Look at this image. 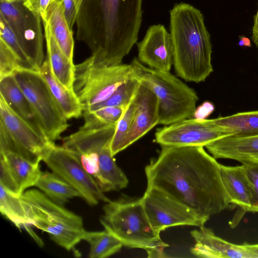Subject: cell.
I'll return each mask as SVG.
<instances>
[{"instance_id": "25", "label": "cell", "mask_w": 258, "mask_h": 258, "mask_svg": "<svg viewBox=\"0 0 258 258\" xmlns=\"http://www.w3.org/2000/svg\"><path fill=\"white\" fill-rule=\"evenodd\" d=\"M35 186L51 200L61 205L75 197H81L77 190L53 172L41 171Z\"/></svg>"}, {"instance_id": "8", "label": "cell", "mask_w": 258, "mask_h": 258, "mask_svg": "<svg viewBox=\"0 0 258 258\" xmlns=\"http://www.w3.org/2000/svg\"><path fill=\"white\" fill-rule=\"evenodd\" d=\"M133 77L131 63L104 66L95 63L90 56L75 65L73 89L84 110L105 100L120 85Z\"/></svg>"}, {"instance_id": "23", "label": "cell", "mask_w": 258, "mask_h": 258, "mask_svg": "<svg viewBox=\"0 0 258 258\" xmlns=\"http://www.w3.org/2000/svg\"><path fill=\"white\" fill-rule=\"evenodd\" d=\"M58 45L71 59L73 60L74 40L73 31L67 21L61 5L55 0L48 7L45 20Z\"/></svg>"}, {"instance_id": "16", "label": "cell", "mask_w": 258, "mask_h": 258, "mask_svg": "<svg viewBox=\"0 0 258 258\" xmlns=\"http://www.w3.org/2000/svg\"><path fill=\"white\" fill-rule=\"evenodd\" d=\"M135 111L130 130L123 144V150L159 124V104L156 95L141 83L135 95Z\"/></svg>"}, {"instance_id": "12", "label": "cell", "mask_w": 258, "mask_h": 258, "mask_svg": "<svg viewBox=\"0 0 258 258\" xmlns=\"http://www.w3.org/2000/svg\"><path fill=\"white\" fill-rule=\"evenodd\" d=\"M43 161L52 172L77 190L81 198L90 206H95L100 201L107 203L110 201L74 152L54 144Z\"/></svg>"}, {"instance_id": "2", "label": "cell", "mask_w": 258, "mask_h": 258, "mask_svg": "<svg viewBox=\"0 0 258 258\" xmlns=\"http://www.w3.org/2000/svg\"><path fill=\"white\" fill-rule=\"evenodd\" d=\"M143 0H84L76 19V39L85 43L95 62L121 64L137 43Z\"/></svg>"}, {"instance_id": "3", "label": "cell", "mask_w": 258, "mask_h": 258, "mask_svg": "<svg viewBox=\"0 0 258 258\" xmlns=\"http://www.w3.org/2000/svg\"><path fill=\"white\" fill-rule=\"evenodd\" d=\"M169 28L177 75L187 82L205 81L213 69L210 35L202 13L189 4H176L170 11Z\"/></svg>"}, {"instance_id": "10", "label": "cell", "mask_w": 258, "mask_h": 258, "mask_svg": "<svg viewBox=\"0 0 258 258\" xmlns=\"http://www.w3.org/2000/svg\"><path fill=\"white\" fill-rule=\"evenodd\" d=\"M14 76L31 105L47 138L52 143L60 139L62 133L70 125L39 72L21 69Z\"/></svg>"}, {"instance_id": "18", "label": "cell", "mask_w": 258, "mask_h": 258, "mask_svg": "<svg viewBox=\"0 0 258 258\" xmlns=\"http://www.w3.org/2000/svg\"><path fill=\"white\" fill-rule=\"evenodd\" d=\"M215 159H229L241 164L258 163V135L249 137H224L205 146Z\"/></svg>"}, {"instance_id": "37", "label": "cell", "mask_w": 258, "mask_h": 258, "mask_svg": "<svg viewBox=\"0 0 258 258\" xmlns=\"http://www.w3.org/2000/svg\"><path fill=\"white\" fill-rule=\"evenodd\" d=\"M55 0H24V6L34 14L39 16L42 21L46 18L47 10Z\"/></svg>"}, {"instance_id": "28", "label": "cell", "mask_w": 258, "mask_h": 258, "mask_svg": "<svg viewBox=\"0 0 258 258\" xmlns=\"http://www.w3.org/2000/svg\"><path fill=\"white\" fill-rule=\"evenodd\" d=\"M0 211L2 214L17 228L26 230L31 225L26 216L20 196H16L0 185Z\"/></svg>"}, {"instance_id": "20", "label": "cell", "mask_w": 258, "mask_h": 258, "mask_svg": "<svg viewBox=\"0 0 258 258\" xmlns=\"http://www.w3.org/2000/svg\"><path fill=\"white\" fill-rule=\"evenodd\" d=\"M0 97L17 114L47 138L31 105L14 75L0 79Z\"/></svg>"}, {"instance_id": "39", "label": "cell", "mask_w": 258, "mask_h": 258, "mask_svg": "<svg viewBox=\"0 0 258 258\" xmlns=\"http://www.w3.org/2000/svg\"><path fill=\"white\" fill-rule=\"evenodd\" d=\"M252 40L255 46L258 47V8L257 12L254 17Z\"/></svg>"}, {"instance_id": "22", "label": "cell", "mask_w": 258, "mask_h": 258, "mask_svg": "<svg viewBox=\"0 0 258 258\" xmlns=\"http://www.w3.org/2000/svg\"><path fill=\"white\" fill-rule=\"evenodd\" d=\"M44 29L46 58L53 76L69 89L74 90L75 65L61 49L51 33L46 21H42Z\"/></svg>"}, {"instance_id": "30", "label": "cell", "mask_w": 258, "mask_h": 258, "mask_svg": "<svg viewBox=\"0 0 258 258\" xmlns=\"http://www.w3.org/2000/svg\"><path fill=\"white\" fill-rule=\"evenodd\" d=\"M126 107L108 106L93 111H84V123L83 126L98 127L117 124Z\"/></svg>"}, {"instance_id": "21", "label": "cell", "mask_w": 258, "mask_h": 258, "mask_svg": "<svg viewBox=\"0 0 258 258\" xmlns=\"http://www.w3.org/2000/svg\"><path fill=\"white\" fill-rule=\"evenodd\" d=\"M39 73L66 118L80 117L83 113L84 106L74 90L67 88L53 76L46 59L44 60Z\"/></svg>"}, {"instance_id": "17", "label": "cell", "mask_w": 258, "mask_h": 258, "mask_svg": "<svg viewBox=\"0 0 258 258\" xmlns=\"http://www.w3.org/2000/svg\"><path fill=\"white\" fill-rule=\"evenodd\" d=\"M196 243L191 248L195 256L203 258H251L242 244L228 242L204 226L190 232Z\"/></svg>"}, {"instance_id": "14", "label": "cell", "mask_w": 258, "mask_h": 258, "mask_svg": "<svg viewBox=\"0 0 258 258\" xmlns=\"http://www.w3.org/2000/svg\"><path fill=\"white\" fill-rule=\"evenodd\" d=\"M234 135L232 130L218 125L212 119L187 118L157 130L155 142L161 146H203Z\"/></svg>"}, {"instance_id": "15", "label": "cell", "mask_w": 258, "mask_h": 258, "mask_svg": "<svg viewBox=\"0 0 258 258\" xmlns=\"http://www.w3.org/2000/svg\"><path fill=\"white\" fill-rule=\"evenodd\" d=\"M138 58L145 66L169 72L173 65L172 38L163 25L150 26L143 39L137 43Z\"/></svg>"}, {"instance_id": "40", "label": "cell", "mask_w": 258, "mask_h": 258, "mask_svg": "<svg viewBox=\"0 0 258 258\" xmlns=\"http://www.w3.org/2000/svg\"><path fill=\"white\" fill-rule=\"evenodd\" d=\"M238 44L239 46H251V44L250 39L244 36H240Z\"/></svg>"}, {"instance_id": "1", "label": "cell", "mask_w": 258, "mask_h": 258, "mask_svg": "<svg viewBox=\"0 0 258 258\" xmlns=\"http://www.w3.org/2000/svg\"><path fill=\"white\" fill-rule=\"evenodd\" d=\"M220 164L203 146H161L145 169L147 187L158 189L209 220L231 204Z\"/></svg>"}, {"instance_id": "33", "label": "cell", "mask_w": 258, "mask_h": 258, "mask_svg": "<svg viewBox=\"0 0 258 258\" xmlns=\"http://www.w3.org/2000/svg\"><path fill=\"white\" fill-rule=\"evenodd\" d=\"M22 69L16 55L6 45L0 40V79L11 75Z\"/></svg>"}, {"instance_id": "35", "label": "cell", "mask_w": 258, "mask_h": 258, "mask_svg": "<svg viewBox=\"0 0 258 258\" xmlns=\"http://www.w3.org/2000/svg\"><path fill=\"white\" fill-rule=\"evenodd\" d=\"M62 6L71 30L73 31L78 14L84 0H55Z\"/></svg>"}, {"instance_id": "7", "label": "cell", "mask_w": 258, "mask_h": 258, "mask_svg": "<svg viewBox=\"0 0 258 258\" xmlns=\"http://www.w3.org/2000/svg\"><path fill=\"white\" fill-rule=\"evenodd\" d=\"M116 125L98 127L82 126L77 132L62 139V146L76 154L91 151L97 152L99 173L96 182L103 192L124 188L128 183L111 151Z\"/></svg>"}, {"instance_id": "27", "label": "cell", "mask_w": 258, "mask_h": 258, "mask_svg": "<svg viewBox=\"0 0 258 258\" xmlns=\"http://www.w3.org/2000/svg\"><path fill=\"white\" fill-rule=\"evenodd\" d=\"M83 240L90 245V258H105L120 250L123 246L121 242L106 230L101 231H85Z\"/></svg>"}, {"instance_id": "34", "label": "cell", "mask_w": 258, "mask_h": 258, "mask_svg": "<svg viewBox=\"0 0 258 258\" xmlns=\"http://www.w3.org/2000/svg\"><path fill=\"white\" fill-rule=\"evenodd\" d=\"M0 185L10 192L20 196L21 194L19 187L5 158L1 154H0Z\"/></svg>"}, {"instance_id": "32", "label": "cell", "mask_w": 258, "mask_h": 258, "mask_svg": "<svg viewBox=\"0 0 258 258\" xmlns=\"http://www.w3.org/2000/svg\"><path fill=\"white\" fill-rule=\"evenodd\" d=\"M0 40L4 41L14 53L22 69L34 70L9 24L1 15H0Z\"/></svg>"}, {"instance_id": "31", "label": "cell", "mask_w": 258, "mask_h": 258, "mask_svg": "<svg viewBox=\"0 0 258 258\" xmlns=\"http://www.w3.org/2000/svg\"><path fill=\"white\" fill-rule=\"evenodd\" d=\"M135 108L136 105L134 97L126 107L121 117L116 124L111 143V151L113 156L123 150V144L132 125Z\"/></svg>"}, {"instance_id": "26", "label": "cell", "mask_w": 258, "mask_h": 258, "mask_svg": "<svg viewBox=\"0 0 258 258\" xmlns=\"http://www.w3.org/2000/svg\"><path fill=\"white\" fill-rule=\"evenodd\" d=\"M212 120L215 124L232 130L234 137L243 138L258 135V111L239 112Z\"/></svg>"}, {"instance_id": "19", "label": "cell", "mask_w": 258, "mask_h": 258, "mask_svg": "<svg viewBox=\"0 0 258 258\" xmlns=\"http://www.w3.org/2000/svg\"><path fill=\"white\" fill-rule=\"evenodd\" d=\"M221 175L231 204L245 212H251L253 191L251 182L242 164L230 166L221 164Z\"/></svg>"}, {"instance_id": "24", "label": "cell", "mask_w": 258, "mask_h": 258, "mask_svg": "<svg viewBox=\"0 0 258 258\" xmlns=\"http://www.w3.org/2000/svg\"><path fill=\"white\" fill-rule=\"evenodd\" d=\"M0 154L5 158L21 195L27 188L35 186L41 172L39 164L31 162L10 152L0 151Z\"/></svg>"}, {"instance_id": "38", "label": "cell", "mask_w": 258, "mask_h": 258, "mask_svg": "<svg viewBox=\"0 0 258 258\" xmlns=\"http://www.w3.org/2000/svg\"><path fill=\"white\" fill-rule=\"evenodd\" d=\"M215 110V106L210 101H205L201 105L196 107L194 117L198 119H206Z\"/></svg>"}, {"instance_id": "6", "label": "cell", "mask_w": 258, "mask_h": 258, "mask_svg": "<svg viewBox=\"0 0 258 258\" xmlns=\"http://www.w3.org/2000/svg\"><path fill=\"white\" fill-rule=\"evenodd\" d=\"M131 64L134 77L157 97L159 124L168 125L194 116L199 98L193 89L169 72L149 68L138 58Z\"/></svg>"}, {"instance_id": "11", "label": "cell", "mask_w": 258, "mask_h": 258, "mask_svg": "<svg viewBox=\"0 0 258 258\" xmlns=\"http://www.w3.org/2000/svg\"><path fill=\"white\" fill-rule=\"evenodd\" d=\"M2 16L35 71L44 61L43 37L41 17L26 7L24 0H0Z\"/></svg>"}, {"instance_id": "29", "label": "cell", "mask_w": 258, "mask_h": 258, "mask_svg": "<svg viewBox=\"0 0 258 258\" xmlns=\"http://www.w3.org/2000/svg\"><path fill=\"white\" fill-rule=\"evenodd\" d=\"M141 82L134 77L124 82L105 100L90 106L84 111H93L108 106L126 107L134 98Z\"/></svg>"}, {"instance_id": "9", "label": "cell", "mask_w": 258, "mask_h": 258, "mask_svg": "<svg viewBox=\"0 0 258 258\" xmlns=\"http://www.w3.org/2000/svg\"><path fill=\"white\" fill-rule=\"evenodd\" d=\"M0 151L39 164L54 144L17 114L0 97Z\"/></svg>"}, {"instance_id": "13", "label": "cell", "mask_w": 258, "mask_h": 258, "mask_svg": "<svg viewBox=\"0 0 258 258\" xmlns=\"http://www.w3.org/2000/svg\"><path fill=\"white\" fill-rule=\"evenodd\" d=\"M141 199L151 226L160 234L171 227L186 225L200 227L208 221L154 187H147Z\"/></svg>"}, {"instance_id": "4", "label": "cell", "mask_w": 258, "mask_h": 258, "mask_svg": "<svg viewBox=\"0 0 258 258\" xmlns=\"http://www.w3.org/2000/svg\"><path fill=\"white\" fill-rule=\"evenodd\" d=\"M100 222L104 229L118 239L123 246L145 250L148 257L167 256L168 244L151 226L142 199L122 197L109 201L103 207Z\"/></svg>"}, {"instance_id": "36", "label": "cell", "mask_w": 258, "mask_h": 258, "mask_svg": "<svg viewBox=\"0 0 258 258\" xmlns=\"http://www.w3.org/2000/svg\"><path fill=\"white\" fill-rule=\"evenodd\" d=\"M242 164L252 185L254 199L251 212L258 213V163Z\"/></svg>"}, {"instance_id": "5", "label": "cell", "mask_w": 258, "mask_h": 258, "mask_svg": "<svg viewBox=\"0 0 258 258\" xmlns=\"http://www.w3.org/2000/svg\"><path fill=\"white\" fill-rule=\"evenodd\" d=\"M31 225L47 232L59 246L68 251L83 240L85 232L81 217L33 189L20 196Z\"/></svg>"}]
</instances>
